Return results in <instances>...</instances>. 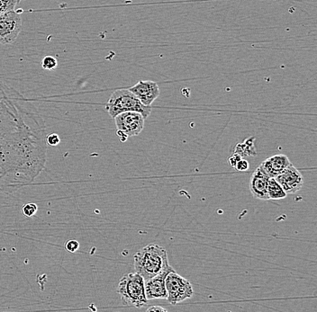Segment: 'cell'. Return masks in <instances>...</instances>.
<instances>
[{"mask_svg":"<svg viewBox=\"0 0 317 312\" xmlns=\"http://www.w3.org/2000/svg\"><path fill=\"white\" fill-rule=\"evenodd\" d=\"M46 131L35 106L0 81V193L30 185L46 164Z\"/></svg>","mask_w":317,"mask_h":312,"instance_id":"cell-1","label":"cell"},{"mask_svg":"<svg viewBox=\"0 0 317 312\" xmlns=\"http://www.w3.org/2000/svg\"><path fill=\"white\" fill-rule=\"evenodd\" d=\"M133 259L135 272L139 273L144 281L157 275L170 266L167 251L156 244H150L142 247L135 253Z\"/></svg>","mask_w":317,"mask_h":312,"instance_id":"cell-2","label":"cell"},{"mask_svg":"<svg viewBox=\"0 0 317 312\" xmlns=\"http://www.w3.org/2000/svg\"><path fill=\"white\" fill-rule=\"evenodd\" d=\"M117 292L123 303L129 306L140 308L148 302L144 289V280L136 272L124 274L122 277L119 281Z\"/></svg>","mask_w":317,"mask_h":312,"instance_id":"cell-3","label":"cell"},{"mask_svg":"<svg viewBox=\"0 0 317 312\" xmlns=\"http://www.w3.org/2000/svg\"><path fill=\"white\" fill-rule=\"evenodd\" d=\"M106 110L112 118L123 112H138L144 119L151 113V107L146 106L129 89H118L111 95L106 105Z\"/></svg>","mask_w":317,"mask_h":312,"instance_id":"cell-4","label":"cell"},{"mask_svg":"<svg viewBox=\"0 0 317 312\" xmlns=\"http://www.w3.org/2000/svg\"><path fill=\"white\" fill-rule=\"evenodd\" d=\"M167 290L168 301L172 305L181 303L186 299H190L193 295V287L190 281L172 271L165 279Z\"/></svg>","mask_w":317,"mask_h":312,"instance_id":"cell-5","label":"cell"},{"mask_svg":"<svg viewBox=\"0 0 317 312\" xmlns=\"http://www.w3.org/2000/svg\"><path fill=\"white\" fill-rule=\"evenodd\" d=\"M115 125L120 141H124L129 137L137 136L144 128V117L138 112H123L116 115Z\"/></svg>","mask_w":317,"mask_h":312,"instance_id":"cell-6","label":"cell"},{"mask_svg":"<svg viewBox=\"0 0 317 312\" xmlns=\"http://www.w3.org/2000/svg\"><path fill=\"white\" fill-rule=\"evenodd\" d=\"M22 31V18L12 10L0 14V44H12Z\"/></svg>","mask_w":317,"mask_h":312,"instance_id":"cell-7","label":"cell"},{"mask_svg":"<svg viewBox=\"0 0 317 312\" xmlns=\"http://www.w3.org/2000/svg\"><path fill=\"white\" fill-rule=\"evenodd\" d=\"M286 194H293L301 190L304 185V177L292 164L275 177Z\"/></svg>","mask_w":317,"mask_h":312,"instance_id":"cell-8","label":"cell"},{"mask_svg":"<svg viewBox=\"0 0 317 312\" xmlns=\"http://www.w3.org/2000/svg\"><path fill=\"white\" fill-rule=\"evenodd\" d=\"M174 271L172 266H168L163 272L157 275L144 281L146 298L149 299H167V290L165 285V279L168 274Z\"/></svg>","mask_w":317,"mask_h":312,"instance_id":"cell-9","label":"cell"},{"mask_svg":"<svg viewBox=\"0 0 317 312\" xmlns=\"http://www.w3.org/2000/svg\"><path fill=\"white\" fill-rule=\"evenodd\" d=\"M128 89L146 106H150L160 96L158 84L150 80L139 81L136 85Z\"/></svg>","mask_w":317,"mask_h":312,"instance_id":"cell-10","label":"cell"},{"mask_svg":"<svg viewBox=\"0 0 317 312\" xmlns=\"http://www.w3.org/2000/svg\"><path fill=\"white\" fill-rule=\"evenodd\" d=\"M269 177L264 170L259 167L252 173L250 180V190L253 197L260 200H269L267 193V186Z\"/></svg>","mask_w":317,"mask_h":312,"instance_id":"cell-11","label":"cell"},{"mask_svg":"<svg viewBox=\"0 0 317 312\" xmlns=\"http://www.w3.org/2000/svg\"><path fill=\"white\" fill-rule=\"evenodd\" d=\"M290 164V160L286 155H276L265 159L260 167L270 178H275Z\"/></svg>","mask_w":317,"mask_h":312,"instance_id":"cell-12","label":"cell"},{"mask_svg":"<svg viewBox=\"0 0 317 312\" xmlns=\"http://www.w3.org/2000/svg\"><path fill=\"white\" fill-rule=\"evenodd\" d=\"M267 193L269 200H281L286 198L287 195L275 178H269L267 186Z\"/></svg>","mask_w":317,"mask_h":312,"instance_id":"cell-13","label":"cell"},{"mask_svg":"<svg viewBox=\"0 0 317 312\" xmlns=\"http://www.w3.org/2000/svg\"><path fill=\"white\" fill-rule=\"evenodd\" d=\"M19 0H0V14L15 10Z\"/></svg>","mask_w":317,"mask_h":312,"instance_id":"cell-14","label":"cell"},{"mask_svg":"<svg viewBox=\"0 0 317 312\" xmlns=\"http://www.w3.org/2000/svg\"><path fill=\"white\" fill-rule=\"evenodd\" d=\"M58 66L57 60L53 56H46L42 62V68L45 71H53Z\"/></svg>","mask_w":317,"mask_h":312,"instance_id":"cell-15","label":"cell"},{"mask_svg":"<svg viewBox=\"0 0 317 312\" xmlns=\"http://www.w3.org/2000/svg\"><path fill=\"white\" fill-rule=\"evenodd\" d=\"M37 211H38V207L36 203H27V204H25L22 208L23 213L27 217L35 215Z\"/></svg>","mask_w":317,"mask_h":312,"instance_id":"cell-16","label":"cell"},{"mask_svg":"<svg viewBox=\"0 0 317 312\" xmlns=\"http://www.w3.org/2000/svg\"><path fill=\"white\" fill-rule=\"evenodd\" d=\"M46 144L49 146H57L61 142V138L56 133H52L45 138Z\"/></svg>","mask_w":317,"mask_h":312,"instance_id":"cell-17","label":"cell"},{"mask_svg":"<svg viewBox=\"0 0 317 312\" xmlns=\"http://www.w3.org/2000/svg\"><path fill=\"white\" fill-rule=\"evenodd\" d=\"M65 248L67 251L71 252V253H74L76 251L78 250L79 248V243L77 240L74 239H71V240H68L65 243Z\"/></svg>","mask_w":317,"mask_h":312,"instance_id":"cell-18","label":"cell"},{"mask_svg":"<svg viewBox=\"0 0 317 312\" xmlns=\"http://www.w3.org/2000/svg\"><path fill=\"white\" fill-rule=\"evenodd\" d=\"M234 167L239 171H245L249 168V163L244 159H240Z\"/></svg>","mask_w":317,"mask_h":312,"instance_id":"cell-19","label":"cell"},{"mask_svg":"<svg viewBox=\"0 0 317 312\" xmlns=\"http://www.w3.org/2000/svg\"><path fill=\"white\" fill-rule=\"evenodd\" d=\"M241 159V156H239V155L236 154V153H234V156L232 157V158H230L229 162L233 167H235L236 166V164H237L238 161Z\"/></svg>","mask_w":317,"mask_h":312,"instance_id":"cell-20","label":"cell"},{"mask_svg":"<svg viewBox=\"0 0 317 312\" xmlns=\"http://www.w3.org/2000/svg\"><path fill=\"white\" fill-rule=\"evenodd\" d=\"M153 311H163L166 312L167 310L165 308H162V307H158V306H152L149 308H147V312H153Z\"/></svg>","mask_w":317,"mask_h":312,"instance_id":"cell-21","label":"cell"},{"mask_svg":"<svg viewBox=\"0 0 317 312\" xmlns=\"http://www.w3.org/2000/svg\"><path fill=\"white\" fill-rule=\"evenodd\" d=\"M19 1H21V0H19Z\"/></svg>","mask_w":317,"mask_h":312,"instance_id":"cell-22","label":"cell"}]
</instances>
